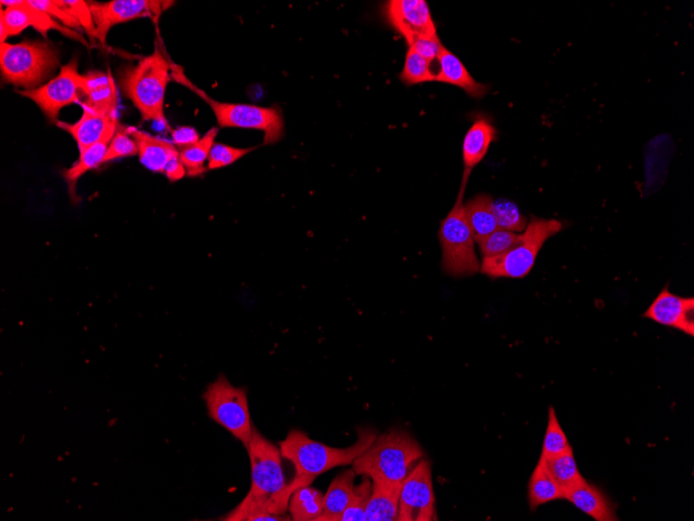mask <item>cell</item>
I'll return each instance as SVG.
<instances>
[{
    "label": "cell",
    "instance_id": "cell-1",
    "mask_svg": "<svg viewBox=\"0 0 694 521\" xmlns=\"http://www.w3.org/2000/svg\"><path fill=\"white\" fill-rule=\"evenodd\" d=\"M251 461L252 485L245 500L223 520L248 521L256 514L284 516L290 496L283 474L281 451L257 429L247 448Z\"/></svg>",
    "mask_w": 694,
    "mask_h": 521
},
{
    "label": "cell",
    "instance_id": "cell-2",
    "mask_svg": "<svg viewBox=\"0 0 694 521\" xmlns=\"http://www.w3.org/2000/svg\"><path fill=\"white\" fill-rule=\"evenodd\" d=\"M377 433L369 428L358 429V440L355 445L346 449H336L314 441L300 430H291L280 442L282 457L289 460L296 468V477L287 485L291 494L298 488L310 486L320 475L332 468L353 464L375 441Z\"/></svg>",
    "mask_w": 694,
    "mask_h": 521
},
{
    "label": "cell",
    "instance_id": "cell-3",
    "mask_svg": "<svg viewBox=\"0 0 694 521\" xmlns=\"http://www.w3.org/2000/svg\"><path fill=\"white\" fill-rule=\"evenodd\" d=\"M172 80V63L158 47L137 65L127 67L120 76L122 91L135 104L142 119L162 125L170 133L173 129L165 114V101Z\"/></svg>",
    "mask_w": 694,
    "mask_h": 521
},
{
    "label": "cell",
    "instance_id": "cell-4",
    "mask_svg": "<svg viewBox=\"0 0 694 521\" xmlns=\"http://www.w3.org/2000/svg\"><path fill=\"white\" fill-rule=\"evenodd\" d=\"M423 451L407 431L391 429L377 436L373 444L353 463L358 476L371 481L403 483Z\"/></svg>",
    "mask_w": 694,
    "mask_h": 521
},
{
    "label": "cell",
    "instance_id": "cell-5",
    "mask_svg": "<svg viewBox=\"0 0 694 521\" xmlns=\"http://www.w3.org/2000/svg\"><path fill=\"white\" fill-rule=\"evenodd\" d=\"M463 174L458 198L441 222L439 242L442 248V269L452 277L463 278L480 272L475 240L465 214L464 195L469 180Z\"/></svg>",
    "mask_w": 694,
    "mask_h": 521
},
{
    "label": "cell",
    "instance_id": "cell-6",
    "mask_svg": "<svg viewBox=\"0 0 694 521\" xmlns=\"http://www.w3.org/2000/svg\"><path fill=\"white\" fill-rule=\"evenodd\" d=\"M172 78L177 83L188 87L211 108L222 128H244L260 130L264 135V144L273 145L284 135V120L280 110L263 108L246 103H227L210 98L204 91L195 86L183 70L172 63Z\"/></svg>",
    "mask_w": 694,
    "mask_h": 521
},
{
    "label": "cell",
    "instance_id": "cell-7",
    "mask_svg": "<svg viewBox=\"0 0 694 521\" xmlns=\"http://www.w3.org/2000/svg\"><path fill=\"white\" fill-rule=\"evenodd\" d=\"M60 65L55 46L41 41L0 43L4 81L25 90L39 88Z\"/></svg>",
    "mask_w": 694,
    "mask_h": 521
},
{
    "label": "cell",
    "instance_id": "cell-8",
    "mask_svg": "<svg viewBox=\"0 0 694 521\" xmlns=\"http://www.w3.org/2000/svg\"><path fill=\"white\" fill-rule=\"evenodd\" d=\"M563 230V223L554 219L532 218L518 244L502 255L483 258L480 273L492 278H525L535 267L545 243Z\"/></svg>",
    "mask_w": 694,
    "mask_h": 521
},
{
    "label": "cell",
    "instance_id": "cell-9",
    "mask_svg": "<svg viewBox=\"0 0 694 521\" xmlns=\"http://www.w3.org/2000/svg\"><path fill=\"white\" fill-rule=\"evenodd\" d=\"M209 418L230 432L248 448L253 436L247 390L233 386L221 375L203 395Z\"/></svg>",
    "mask_w": 694,
    "mask_h": 521
},
{
    "label": "cell",
    "instance_id": "cell-10",
    "mask_svg": "<svg viewBox=\"0 0 694 521\" xmlns=\"http://www.w3.org/2000/svg\"><path fill=\"white\" fill-rule=\"evenodd\" d=\"M83 76L78 72L77 60L73 59L46 85L18 94L33 100L51 122L58 123L60 112L70 104L80 103L84 96Z\"/></svg>",
    "mask_w": 694,
    "mask_h": 521
},
{
    "label": "cell",
    "instance_id": "cell-11",
    "mask_svg": "<svg viewBox=\"0 0 694 521\" xmlns=\"http://www.w3.org/2000/svg\"><path fill=\"white\" fill-rule=\"evenodd\" d=\"M435 503L431 464L422 460L403 483L397 521L435 520Z\"/></svg>",
    "mask_w": 694,
    "mask_h": 521
},
{
    "label": "cell",
    "instance_id": "cell-12",
    "mask_svg": "<svg viewBox=\"0 0 694 521\" xmlns=\"http://www.w3.org/2000/svg\"><path fill=\"white\" fill-rule=\"evenodd\" d=\"M174 2L167 0H113L109 3H90L97 31V40L104 45L113 26L139 18L157 21Z\"/></svg>",
    "mask_w": 694,
    "mask_h": 521
},
{
    "label": "cell",
    "instance_id": "cell-13",
    "mask_svg": "<svg viewBox=\"0 0 694 521\" xmlns=\"http://www.w3.org/2000/svg\"><path fill=\"white\" fill-rule=\"evenodd\" d=\"M0 4L7 7L6 10L2 9V14H0V19H2L0 21V26H2V43H5L9 37L20 35L32 26L44 37L50 31H59L71 39L88 45V42L82 35L68 29L67 26H63L55 18L33 7L29 0H14V2L2 0Z\"/></svg>",
    "mask_w": 694,
    "mask_h": 521
},
{
    "label": "cell",
    "instance_id": "cell-14",
    "mask_svg": "<svg viewBox=\"0 0 694 521\" xmlns=\"http://www.w3.org/2000/svg\"><path fill=\"white\" fill-rule=\"evenodd\" d=\"M384 15L409 46L420 39L439 38L431 9L425 0H390L384 6Z\"/></svg>",
    "mask_w": 694,
    "mask_h": 521
},
{
    "label": "cell",
    "instance_id": "cell-15",
    "mask_svg": "<svg viewBox=\"0 0 694 521\" xmlns=\"http://www.w3.org/2000/svg\"><path fill=\"white\" fill-rule=\"evenodd\" d=\"M659 325L694 335V299L682 298L664 288L644 314Z\"/></svg>",
    "mask_w": 694,
    "mask_h": 521
},
{
    "label": "cell",
    "instance_id": "cell-16",
    "mask_svg": "<svg viewBox=\"0 0 694 521\" xmlns=\"http://www.w3.org/2000/svg\"><path fill=\"white\" fill-rule=\"evenodd\" d=\"M85 100L82 108L103 114H118L119 94L114 77L109 70L104 73L93 71L83 76L82 85Z\"/></svg>",
    "mask_w": 694,
    "mask_h": 521
},
{
    "label": "cell",
    "instance_id": "cell-17",
    "mask_svg": "<svg viewBox=\"0 0 694 521\" xmlns=\"http://www.w3.org/2000/svg\"><path fill=\"white\" fill-rule=\"evenodd\" d=\"M84 114L77 122H58V126L70 134L82 152L99 142L110 130L118 127V114H103L83 108Z\"/></svg>",
    "mask_w": 694,
    "mask_h": 521
},
{
    "label": "cell",
    "instance_id": "cell-18",
    "mask_svg": "<svg viewBox=\"0 0 694 521\" xmlns=\"http://www.w3.org/2000/svg\"><path fill=\"white\" fill-rule=\"evenodd\" d=\"M437 62L439 72L436 74V82L458 87L476 99L485 97L489 92V86L475 81L464 63L444 45Z\"/></svg>",
    "mask_w": 694,
    "mask_h": 521
},
{
    "label": "cell",
    "instance_id": "cell-19",
    "mask_svg": "<svg viewBox=\"0 0 694 521\" xmlns=\"http://www.w3.org/2000/svg\"><path fill=\"white\" fill-rule=\"evenodd\" d=\"M127 130L138 144L139 159L146 169L164 174L167 165L179 156V150L173 142L142 132L136 127H127Z\"/></svg>",
    "mask_w": 694,
    "mask_h": 521
},
{
    "label": "cell",
    "instance_id": "cell-20",
    "mask_svg": "<svg viewBox=\"0 0 694 521\" xmlns=\"http://www.w3.org/2000/svg\"><path fill=\"white\" fill-rule=\"evenodd\" d=\"M496 139L497 130L491 121L480 117L473 122L463 141L465 175L470 176L473 169L484 161Z\"/></svg>",
    "mask_w": 694,
    "mask_h": 521
},
{
    "label": "cell",
    "instance_id": "cell-21",
    "mask_svg": "<svg viewBox=\"0 0 694 521\" xmlns=\"http://www.w3.org/2000/svg\"><path fill=\"white\" fill-rule=\"evenodd\" d=\"M565 500L597 521H616V508L597 486L585 482L565 493Z\"/></svg>",
    "mask_w": 694,
    "mask_h": 521
},
{
    "label": "cell",
    "instance_id": "cell-22",
    "mask_svg": "<svg viewBox=\"0 0 694 521\" xmlns=\"http://www.w3.org/2000/svg\"><path fill=\"white\" fill-rule=\"evenodd\" d=\"M371 496L366 506V521H394L399 511L403 483L371 481Z\"/></svg>",
    "mask_w": 694,
    "mask_h": 521
},
{
    "label": "cell",
    "instance_id": "cell-23",
    "mask_svg": "<svg viewBox=\"0 0 694 521\" xmlns=\"http://www.w3.org/2000/svg\"><path fill=\"white\" fill-rule=\"evenodd\" d=\"M118 127L112 128L99 142L79 152V159L77 162L64 172V179L67 182L69 193L72 198L76 196L77 181L89 171L103 164L106 151H108Z\"/></svg>",
    "mask_w": 694,
    "mask_h": 521
},
{
    "label": "cell",
    "instance_id": "cell-24",
    "mask_svg": "<svg viewBox=\"0 0 694 521\" xmlns=\"http://www.w3.org/2000/svg\"><path fill=\"white\" fill-rule=\"evenodd\" d=\"M357 474L349 470L338 475L331 483L324 499V513L318 520L340 521L355 492Z\"/></svg>",
    "mask_w": 694,
    "mask_h": 521
},
{
    "label": "cell",
    "instance_id": "cell-25",
    "mask_svg": "<svg viewBox=\"0 0 694 521\" xmlns=\"http://www.w3.org/2000/svg\"><path fill=\"white\" fill-rule=\"evenodd\" d=\"M465 214L476 243L499 229L494 214V200L487 194L469 200L465 204Z\"/></svg>",
    "mask_w": 694,
    "mask_h": 521
},
{
    "label": "cell",
    "instance_id": "cell-26",
    "mask_svg": "<svg viewBox=\"0 0 694 521\" xmlns=\"http://www.w3.org/2000/svg\"><path fill=\"white\" fill-rule=\"evenodd\" d=\"M563 499H565V494L562 488L559 487L548 471L545 462L540 458L529 480L528 501L531 511H536L543 505Z\"/></svg>",
    "mask_w": 694,
    "mask_h": 521
},
{
    "label": "cell",
    "instance_id": "cell-27",
    "mask_svg": "<svg viewBox=\"0 0 694 521\" xmlns=\"http://www.w3.org/2000/svg\"><path fill=\"white\" fill-rule=\"evenodd\" d=\"M324 499L322 492L310 486L298 488L291 494L288 510L291 520L316 521L324 513Z\"/></svg>",
    "mask_w": 694,
    "mask_h": 521
},
{
    "label": "cell",
    "instance_id": "cell-28",
    "mask_svg": "<svg viewBox=\"0 0 694 521\" xmlns=\"http://www.w3.org/2000/svg\"><path fill=\"white\" fill-rule=\"evenodd\" d=\"M218 134L219 129L212 127L197 143L179 149L180 160L190 177L201 176L208 170L205 164Z\"/></svg>",
    "mask_w": 694,
    "mask_h": 521
},
{
    "label": "cell",
    "instance_id": "cell-29",
    "mask_svg": "<svg viewBox=\"0 0 694 521\" xmlns=\"http://www.w3.org/2000/svg\"><path fill=\"white\" fill-rule=\"evenodd\" d=\"M541 459L564 494L586 482L577 466L573 449L550 459Z\"/></svg>",
    "mask_w": 694,
    "mask_h": 521
},
{
    "label": "cell",
    "instance_id": "cell-30",
    "mask_svg": "<svg viewBox=\"0 0 694 521\" xmlns=\"http://www.w3.org/2000/svg\"><path fill=\"white\" fill-rule=\"evenodd\" d=\"M399 80L408 87L436 82V74L432 69V62L426 60L417 51L409 47L403 71L399 73Z\"/></svg>",
    "mask_w": 694,
    "mask_h": 521
},
{
    "label": "cell",
    "instance_id": "cell-31",
    "mask_svg": "<svg viewBox=\"0 0 694 521\" xmlns=\"http://www.w3.org/2000/svg\"><path fill=\"white\" fill-rule=\"evenodd\" d=\"M573 448L570 445L569 439L560 426L556 412L551 406L549 408L548 425L543 442V450L541 457L550 459L562 455Z\"/></svg>",
    "mask_w": 694,
    "mask_h": 521
},
{
    "label": "cell",
    "instance_id": "cell-32",
    "mask_svg": "<svg viewBox=\"0 0 694 521\" xmlns=\"http://www.w3.org/2000/svg\"><path fill=\"white\" fill-rule=\"evenodd\" d=\"M521 239V234L497 229L487 238L477 242L480 252L484 258L502 255L514 248Z\"/></svg>",
    "mask_w": 694,
    "mask_h": 521
},
{
    "label": "cell",
    "instance_id": "cell-33",
    "mask_svg": "<svg viewBox=\"0 0 694 521\" xmlns=\"http://www.w3.org/2000/svg\"><path fill=\"white\" fill-rule=\"evenodd\" d=\"M494 214L499 229L518 233L528 224L517 205L509 200L494 201Z\"/></svg>",
    "mask_w": 694,
    "mask_h": 521
},
{
    "label": "cell",
    "instance_id": "cell-34",
    "mask_svg": "<svg viewBox=\"0 0 694 521\" xmlns=\"http://www.w3.org/2000/svg\"><path fill=\"white\" fill-rule=\"evenodd\" d=\"M139 154L138 144L128 133L127 127L119 126L113 137L103 164L129 158Z\"/></svg>",
    "mask_w": 694,
    "mask_h": 521
},
{
    "label": "cell",
    "instance_id": "cell-35",
    "mask_svg": "<svg viewBox=\"0 0 694 521\" xmlns=\"http://www.w3.org/2000/svg\"><path fill=\"white\" fill-rule=\"evenodd\" d=\"M372 482L364 477L362 483L356 486L351 503L344 510L340 521H366V506L371 496Z\"/></svg>",
    "mask_w": 694,
    "mask_h": 521
},
{
    "label": "cell",
    "instance_id": "cell-36",
    "mask_svg": "<svg viewBox=\"0 0 694 521\" xmlns=\"http://www.w3.org/2000/svg\"><path fill=\"white\" fill-rule=\"evenodd\" d=\"M255 148H236L222 143H215L212 146L207 168L208 170H219L235 164L238 160L251 153Z\"/></svg>",
    "mask_w": 694,
    "mask_h": 521
},
{
    "label": "cell",
    "instance_id": "cell-37",
    "mask_svg": "<svg viewBox=\"0 0 694 521\" xmlns=\"http://www.w3.org/2000/svg\"><path fill=\"white\" fill-rule=\"evenodd\" d=\"M29 3L33 7L50 15L52 18L59 19L68 29L75 32L83 30L78 20L62 4V0H29Z\"/></svg>",
    "mask_w": 694,
    "mask_h": 521
},
{
    "label": "cell",
    "instance_id": "cell-38",
    "mask_svg": "<svg viewBox=\"0 0 694 521\" xmlns=\"http://www.w3.org/2000/svg\"><path fill=\"white\" fill-rule=\"evenodd\" d=\"M62 4L78 20L88 36L97 39L96 25L89 4L83 0H62Z\"/></svg>",
    "mask_w": 694,
    "mask_h": 521
},
{
    "label": "cell",
    "instance_id": "cell-39",
    "mask_svg": "<svg viewBox=\"0 0 694 521\" xmlns=\"http://www.w3.org/2000/svg\"><path fill=\"white\" fill-rule=\"evenodd\" d=\"M442 46L443 44L440 38H435L417 40L409 47L413 48L420 56L433 63L437 61Z\"/></svg>",
    "mask_w": 694,
    "mask_h": 521
},
{
    "label": "cell",
    "instance_id": "cell-40",
    "mask_svg": "<svg viewBox=\"0 0 694 521\" xmlns=\"http://www.w3.org/2000/svg\"><path fill=\"white\" fill-rule=\"evenodd\" d=\"M173 144L179 149L197 143L201 138L197 130L191 126H182L172 130Z\"/></svg>",
    "mask_w": 694,
    "mask_h": 521
},
{
    "label": "cell",
    "instance_id": "cell-41",
    "mask_svg": "<svg viewBox=\"0 0 694 521\" xmlns=\"http://www.w3.org/2000/svg\"><path fill=\"white\" fill-rule=\"evenodd\" d=\"M166 177L171 181L175 182L182 179L186 173V169L180 160V155L176 156L166 167L165 173Z\"/></svg>",
    "mask_w": 694,
    "mask_h": 521
}]
</instances>
